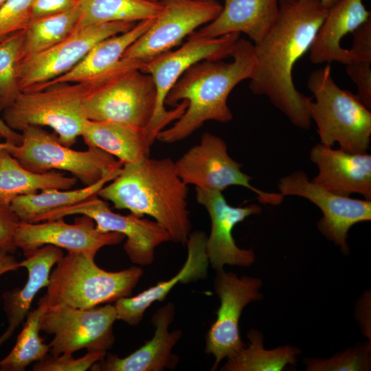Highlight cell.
<instances>
[{
    "instance_id": "6da1fadb",
    "label": "cell",
    "mask_w": 371,
    "mask_h": 371,
    "mask_svg": "<svg viewBox=\"0 0 371 371\" xmlns=\"http://www.w3.org/2000/svg\"><path fill=\"white\" fill-rule=\"evenodd\" d=\"M328 9L318 0H280L278 18L265 37L254 45L256 69L249 87L266 96L294 126L307 129L311 124V98L295 87V64L310 49Z\"/></svg>"
},
{
    "instance_id": "7a4b0ae2",
    "label": "cell",
    "mask_w": 371,
    "mask_h": 371,
    "mask_svg": "<svg viewBox=\"0 0 371 371\" xmlns=\"http://www.w3.org/2000/svg\"><path fill=\"white\" fill-rule=\"evenodd\" d=\"M231 56L230 63L197 62L181 75L168 93L165 104L175 106L182 100L188 106L173 125L158 133L156 139L175 143L188 137L207 121L227 123L232 120L228 96L239 82L253 77L257 62L254 44L245 38L236 42Z\"/></svg>"
},
{
    "instance_id": "3957f363",
    "label": "cell",
    "mask_w": 371,
    "mask_h": 371,
    "mask_svg": "<svg viewBox=\"0 0 371 371\" xmlns=\"http://www.w3.org/2000/svg\"><path fill=\"white\" fill-rule=\"evenodd\" d=\"M188 186L170 158L151 159L122 166L118 175L98 192L117 210L148 215L169 234L171 241L186 244L191 233Z\"/></svg>"
},
{
    "instance_id": "277c9868",
    "label": "cell",
    "mask_w": 371,
    "mask_h": 371,
    "mask_svg": "<svg viewBox=\"0 0 371 371\" xmlns=\"http://www.w3.org/2000/svg\"><path fill=\"white\" fill-rule=\"evenodd\" d=\"M95 257L74 252L63 256L51 271L47 291L38 305L88 308L131 296L143 275L142 269L132 266L108 271L96 265Z\"/></svg>"
},
{
    "instance_id": "5b68a950",
    "label": "cell",
    "mask_w": 371,
    "mask_h": 371,
    "mask_svg": "<svg viewBox=\"0 0 371 371\" xmlns=\"http://www.w3.org/2000/svg\"><path fill=\"white\" fill-rule=\"evenodd\" d=\"M307 87L315 98L308 104L311 121L317 126L320 144L350 153L368 151L371 138V110L355 94L334 81L330 64L313 71Z\"/></svg>"
},
{
    "instance_id": "8992f818",
    "label": "cell",
    "mask_w": 371,
    "mask_h": 371,
    "mask_svg": "<svg viewBox=\"0 0 371 371\" xmlns=\"http://www.w3.org/2000/svg\"><path fill=\"white\" fill-rule=\"evenodd\" d=\"M141 66L121 59L112 70L91 80L83 102L87 120L145 129L154 113L156 88Z\"/></svg>"
},
{
    "instance_id": "52a82bcc",
    "label": "cell",
    "mask_w": 371,
    "mask_h": 371,
    "mask_svg": "<svg viewBox=\"0 0 371 371\" xmlns=\"http://www.w3.org/2000/svg\"><path fill=\"white\" fill-rule=\"evenodd\" d=\"M92 82L61 83L41 90L21 92L3 111V120L12 129L29 126H49L65 146L74 145L87 120L83 102Z\"/></svg>"
},
{
    "instance_id": "ba28073f",
    "label": "cell",
    "mask_w": 371,
    "mask_h": 371,
    "mask_svg": "<svg viewBox=\"0 0 371 371\" xmlns=\"http://www.w3.org/2000/svg\"><path fill=\"white\" fill-rule=\"evenodd\" d=\"M21 133V143H9L6 150L34 172L67 171L87 186L119 172L123 166L111 155L93 146L83 151L71 149L41 126H29Z\"/></svg>"
},
{
    "instance_id": "9c48e42d",
    "label": "cell",
    "mask_w": 371,
    "mask_h": 371,
    "mask_svg": "<svg viewBox=\"0 0 371 371\" xmlns=\"http://www.w3.org/2000/svg\"><path fill=\"white\" fill-rule=\"evenodd\" d=\"M240 33H230L214 38L189 36L181 47L166 52L145 63L140 70L151 76L156 88V102L153 116L145 128L151 145L159 133L186 111V101L174 109L165 107L166 98L181 75L192 65L201 60H218L231 56Z\"/></svg>"
},
{
    "instance_id": "30bf717a",
    "label": "cell",
    "mask_w": 371,
    "mask_h": 371,
    "mask_svg": "<svg viewBox=\"0 0 371 371\" xmlns=\"http://www.w3.org/2000/svg\"><path fill=\"white\" fill-rule=\"evenodd\" d=\"M116 320L115 308L111 304L88 308L56 304L45 307L41 330L54 335L49 344L52 355L73 354L81 349L106 352L115 342Z\"/></svg>"
},
{
    "instance_id": "8fae6325",
    "label": "cell",
    "mask_w": 371,
    "mask_h": 371,
    "mask_svg": "<svg viewBox=\"0 0 371 371\" xmlns=\"http://www.w3.org/2000/svg\"><path fill=\"white\" fill-rule=\"evenodd\" d=\"M178 175L187 185L223 192L238 186L250 190L263 204L277 205L284 200L280 192H267L254 188L251 177L241 170L242 164L227 153V146L220 137L204 133L198 144L175 161Z\"/></svg>"
},
{
    "instance_id": "7c38bea8",
    "label": "cell",
    "mask_w": 371,
    "mask_h": 371,
    "mask_svg": "<svg viewBox=\"0 0 371 371\" xmlns=\"http://www.w3.org/2000/svg\"><path fill=\"white\" fill-rule=\"evenodd\" d=\"M163 9L149 28L131 44L121 59L142 66L179 45L201 25L216 18L223 5L216 0H160ZM140 68V69H141Z\"/></svg>"
},
{
    "instance_id": "4fadbf2b",
    "label": "cell",
    "mask_w": 371,
    "mask_h": 371,
    "mask_svg": "<svg viewBox=\"0 0 371 371\" xmlns=\"http://www.w3.org/2000/svg\"><path fill=\"white\" fill-rule=\"evenodd\" d=\"M74 214L91 218L96 229L104 233L117 232L126 238L124 249L129 260L138 265L152 264L155 249L171 241L168 232L155 221L133 214L122 215L111 210L105 200L94 195L75 205L60 208L41 216L38 221L54 220Z\"/></svg>"
},
{
    "instance_id": "5bb4252c",
    "label": "cell",
    "mask_w": 371,
    "mask_h": 371,
    "mask_svg": "<svg viewBox=\"0 0 371 371\" xmlns=\"http://www.w3.org/2000/svg\"><path fill=\"white\" fill-rule=\"evenodd\" d=\"M134 22H112L76 29L56 45L21 60V91H34L72 69L98 42L132 28Z\"/></svg>"
},
{
    "instance_id": "9a60e30c",
    "label": "cell",
    "mask_w": 371,
    "mask_h": 371,
    "mask_svg": "<svg viewBox=\"0 0 371 371\" xmlns=\"http://www.w3.org/2000/svg\"><path fill=\"white\" fill-rule=\"evenodd\" d=\"M278 188L284 196L303 197L318 207L323 215L317 223L318 230L344 254L349 252L350 229L358 223L371 220V200L335 194L313 183L303 171L282 177Z\"/></svg>"
},
{
    "instance_id": "2e32d148",
    "label": "cell",
    "mask_w": 371,
    "mask_h": 371,
    "mask_svg": "<svg viewBox=\"0 0 371 371\" xmlns=\"http://www.w3.org/2000/svg\"><path fill=\"white\" fill-rule=\"evenodd\" d=\"M215 292L220 299L216 319L206 335L205 352L215 360V370L224 359L236 355L245 345L239 333V320L244 308L262 298L260 292L262 282L258 278H238L232 272L216 271Z\"/></svg>"
},
{
    "instance_id": "e0dca14e",
    "label": "cell",
    "mask_w": 371,
    "mask_h": 371,
    "mask_svg": "<svg viewBox=\"0 0 371 371\" xmlns=\"http://www.w3.org/2000/svg\"><path fill=\"white\" fill-rule=\"evenodd\" d=\"M124 238L117 232H99L94 221L82 215L73 224L66 223L63 218L38 223L21 222L14 243L25 256L47 245L65 249L67 252L95 256L101 248L119 244Z\"/></svg>"
},
{
    "instance_id": "ac0fdd59",
    "label": "cell",
    "mask_w": 371,
    "mask_h": 371,
    "mask_svg": "<svg viewBox=\"0 0 371 371\" xmlns=\"http://www.w3.org/2000/svg\"><path fill=\"white\" fill-rule=\"evenodd\" d=\"M196 199L209 214L211 230L206 238L205 251L209 264L216 271L225 265L249 267L255 261L251 249L240 248L232 235L234 227L262 208L256 204L243 207L229 205L222 192L195 188Z\"/></svg>"
},
{
    "instance_id": "d6986e66",
    "label": "cell",
    "mask_w": 371,
    "mask_h": 371,
    "mask_svg": "<svg viewBox=\"0 0 371 371\" xmlns=\"http://www.w3.org/2000/svg\"><path fill=\"white\" fill-rule=\"evenodd\" d=\"M175 307L169 302L161 306L152 317L155 328L153 337L146 341L139 348L129 355L120 358L113 354H106L95 363L93 371H162L173 369L179 357L172 350L182 337L179 329L169 331L174 319Z\"/></svg>"
},
{
    "instance_id": "ffe728a7",
    "label": "cell",
    "mask_w": 371,
    "mask_h": 371,
    "mask_svg": "<svg viewBox=\"0 0 371 371\" xmlns=\"http://www.w3.org/2000/svg\"><path fill=\"white\" fill-rule=\"evenodd\" d=\"M310 159L318 170L313 183L341 196L359 194L371 200V155L367 152L350 153L318 143Z\"/></svg>"
},
{
    "instance_id": "44dd1931",
    "label": "cell",
    "mask_w": 371,
    "mask_h": 371,
    "mask_svg": "<svg viewBox=\"0 0 371 371\" xmlns=\"http://www.w3.org/2000/svg\"><path fill=\"white\" fill-rule=\"evenodd\" d=\"M206 235L202 231L190 234L186 245V260L178 273L166 281L159 282L133 297L117 300L114 306L117 319L135 326L142 320L145 311L157 301L165 300L179 283L186 284L204 279L207 276L209 260L205 251Z\"/></svg>"
},
{
    "instance_id": "7402d4cb",
    "label": "cell",
    "mask_w": 371,
    "mask_h": 371,
    "mask_svg": "<svg viewBox=\"0 0 371 371\" xmlns=\"http://www.w3.org/2000/svg\"><path fill=\"white\" fill-rule=\"evenodd\" d=\"M278 12V0H224V6L216 18L189 36L214 38L243 32L256 45L271 28Z\"/></svg>"
},
{
    "instance_id": "603a6c76",
    "label": "cell",
    "mask_w": 371,
    "mask_h": 371,
    "mask_svg": "<svg viewBox=\"0 0 371 371\" xmlns=\"http://www.w3.org/2000/svg\"><path fill=\"white\" fill-rule=\"evenodd\" d=\"M370 19L363 0H340L328 9L309 49L313 64L333 62L348 65L353 60L349 49L341 45L342 38L354 33Z\"/></svg>"
},
{
    "instance_id": "cb8c5ba5",
    "label": "cell",
    "mask_w": 371,
    "mask_h": 371,
    "mask_svg": "<svg viewBox=\"0 0 371 371\" xmlns=\"http://www.w3.org/2000/svg\"><path fill=\"white\" fill-rule=\"evenodd\" d=\"M62 249L47 245L43 246L19 262V267L27 269V280L22 288L7 291L2 295L3 311L8 326L0 337V343L8 339L30 313L37 293L47 287L52 267L62 258Z\"/></svg>"
},
{
    "instance_id": "d4e9b609",
    "label": "cell",
    "mask_w": 371,
    "mask_h": 371,
    "mask_svg": "<svg viewBox=\"0 0 371 371\" xmlns=\"http://www.w3.org/2000/svg\"><path fill=\"white\" fill-rule=\"evenodd\" d=\"M153 19L140 21L130 30L98 42L72 69L34 91L61 83L89 82L104 75L117 66L124 52L149 28Z\"/></svg>"
},
{
    "instance_id": "484cf974",
    "label": "cell",
    "mask_w": 371,
    "mask_h": 371,
    "mask_svg": "<svg viewBox=\"0 0 371 371\" xmlns=\"http://www.w3.org/2000/svg\"><path fill=\"white\" fill-rule=\"evenodd\" d=\"M81 136L87 146L108 153L123 165L149 157L152 146L145 129L112 122L87 120Z\"/></svg>"
},
{
    "instance_id": "4316f807",
    "label": "cell",
    "mask_w": 371,
    "mask_h": 371,
    "mask_svg": "<svg viewBox=\"0 0 371 371\" xmlns=\"http://www.w3.org/2000/svg\"><path fill=\"white\" fill-rule=\"evenodd\" d=\"M55 170L44 173L25 168L7 150H0V203L10 205L21 195L49 189L69 190L77 182Z\"/></svg>"
},
{
    "instance_id": "83f0119b",
    "label": "cell",
    "mask_w": 371,
    "mask_h": 371,
    "mask_svg": "<svg viewBox=\"0 0 371 371\" xmlns=\"http://www.w3.org/2000/svg\"><path fill=\"white\" fill-rule=\"evenodd\" d=\"M111 174L98 182L73 190L49 189L34 194L21 195L10 205L21 222L37 223L43 215L54 210L69 207L94 195L120 173Z\"/></svg>"
},
{
    "instance_id": "f1b7e54d",
    "label": "cell",
    "mask_w": 371,
    "mask_h": 371,
    "mask_svg": "<svg viewBox=\"0 0 371 371\" xmlns=\"http://www.w3.org/2000/svg\"><path fill=\"white\" fill-rule=\"evenodd\" d=\"M76 29L112 22H134L157 17L163 9L160 1L146 0H80Z\"/></svg>"
},
{
    "instance_id": "f546056e",
    "label": "cell",
    "mask_w": 371,
    "mask_h": 371,
    "mask_svg": "<svg viewBox=\"0 0 371 371\" xmlns=\"http://www.w3.org/2000/svg\"><path fill=\"white\" fill-rule=\"evenodd\" d=\"M248 346L242 348L233 357L227 359L221 370L224 371H281L295 364L301 350L295 346H285L267 350L263 346V335L255 329L247 333Z\"/></svg>"
},
{
    "instance_id": "4dcf8cb0",
    "label": "cell",
    "mask_w": 371,
    "mask_h": 371,
    "mask_svg": "<svg viewBox=\"0 0 371 371\" xmlns=\"http://www.w3.org/2000/svg\"><path fill=\"white\" fill-rule=\"evenodd\" d=\"M79 16L78 3L66 12L32 19L24 30L21 59L43 52L68 37L76 30Z\"/></svg>"
},
{
    "instance_id": "1f68e13d",
    "label": "cell",
    "mask_w": 371,
    "mask_h": 371,
    "mask_svg": "<svg viewBox=\"0 0 371 371\" xmlns=\"http://www.w3.org/2000/svg\"><path fill=\"white\" fill-rule=\"evenodd\" d=\"M45 307L39 306L28 313L23 327L10 352L0 361V371H23L32 363L43 359L49 346L40 337L41 317Z\"/></svg>"
},
{
    "instance_id": "d6a6232c",
    "label": "cell",
    "mask_w": 371,
    "mask_h": 371,
    "mask_svg": "<svg viewBox=\"0 0 371 371\" xmlns=\"http://www.w3.org/2000/svg\"><path fill=\"white\" fill-rule=\"evenodd\" d=\"M23 36L22 30L0 41V112L10 106L21 93L18 69Z\"/></svg>"
},
{
    "instance_id": "836d02e7",
    "label": "cell",
    "mask_w": 371,
    "mask_h": 371,
    "mask_svg": "<svg viewBox=\"0 0 371 371\" xmlns=\"http://www.w3.org/2000/svg\"><path fill=\"white\" fill-rule=\"evenodd\" d=\"M370 343L363 344L329 359H307L308 371H367L370 370Z\"/></svg>"
},
{
    "instance_id": "e575fe53",
    "label": "cell",
    "mask_w": 371,
    "mask_h": 371,
    "mask_svg": "<svg viewBox=\"0 0 371 371\" xmlns=\"http://www.w3.org/2000/svg\"><path fill=\"white\" fill-rule=\"evenodd\" d=\"M34 0H7L0 8V41L24 30L32 20Z\"/></svg>"
},
{
    "instance_id": "d590c367",
    "label": "cell",
    "mask_w": 371,
    "mask_h": 371,
    "mask_svg": "<svg viewBox=\"0 0 371 371\" xmlns=\"http://www.w3.org/2000/svg\"><path fill=\"white\" fill-rule=\"evenodd\" d=\"M106 352H87L82 357L75 358L71 353L60 355H48L36 362L33 366L34 371H86L103 358Z\"/></svg>"
},
{
    "instance_id": "8d00e7d4",
    "label": "cell",
    "mask_w": 371,
    "mask_h": 371,
    "mask_svg": "<svg viewBox=\"0 0 371 371\" xmlns=\"http://www.w3.org/2000/svg\"><path fill=\"white\" fill-rule=\"evenodd\" d=\"M346 71L357 86V98L371 110V62H352L346 65Z\"/></svg>"
},
{
    "instance_id": "74e56055",
    "label": "cell",
    "mask_w": 371,
    "mask_h": 371,
    "mask_svg": "<svg viewBox=\"0 0 371 371\" xmlns=\"http://www.w3.org/2000/svg\"><path fill=\"white\" fill-rule=\"evenodd\" d=\"M21 222L10 205L0 203V250L10 254L16 251L14 238Z\"/></svg>"
},
{
    "instance_id": "f35d334b",
    "label": "cell",
    "mask_w": 371,
    "mask_h": 371,
    "mask_svg": "<svg viewBox=\"0 0 371 371\" xmlns=\"http://www.w3.org/2000/svg\"><path fill=\"white\" fill-rule=\"evenodd\" d=\"M352 47V62H371V19L361 25L353 33ZM351 62V63H352Z\"/></svg>"
},
{
    "instance_id": "ab89813d",
    "label": "cell",
    "mask_w": 371,
    "mask_h": 371,
    "mask_svg": "<svg viewBox=\"0 0 371 371\" xmlns=\"http://www.w3.org/2000/svg\"><path fill=\"white\" fill-rule=\"evenodd\" d=\"M78 0H34L32 6V18L36 19L62 13L77 5Z\"/></svg>"
},
{
    "instance_id": "60d3db41",
    "label": "cell",
    "mask_w": 371,
    "mask_h": 371,
    "mask_svg": "<svg viewBox=\"0 0 371 371\" xmlns=\"http://www.w3.org/2000/svg\"><path fill=\"white\" fill-rule=\"evenodd\" d=\"M12 254L6 251L0 250V276L20 268L19 262H17Z\"/></svg>"
},
{
    "instance_id": "b9f144b4",
    "label": "cell",
    "mask_w": 371,
    "mask_h": 371,
    "mask_svg": "<svg viewBox=\"0 0 371 371\" xmlns=\"http://www.w3.org/2000/svg\"><path fill=\"white\" fill-rule=\"evenodd\" d=\"M0 138L12 144L19 145L21 142V133L12 129L0 117Z\"/></svg>"
},
{
    "instance_id": "7bdbcfd3",
    "label": "cell",
    "mask_w": 371,
    "mask_h": 371,
    "mask_svg": "<svg viewBox=\"0 0 371 371\" xmlns=\"http://www.w3.org/2000/svg\"><path fill=\"white\" fill-rule=\"evenodd\" d=\"M289 1H293V0H289ZM320 1V3L326 8L330 9L333 5H335L337 2H339L340 0H318Z\"/></svg>"
},
{
    "instance_id": "ee69618b",
    "label": "cell",
    "mask_w": 371,
    "mask_h": 371,
    "mask_svg": "<svg viewBox=\"0 0 371 371\" xmlns=\"http://www.w3.org/2000/svg\"><path fill=\"white\" fill-rule=\"evenodd\" d=\"M9 143L5 142H0V150L3 149H5L7 146H8Z\"/></svg>"
},
{
    "instance_id": "f6af8a7d",
    "label": "cell",
    "mask_w": 371,
    "mask_h": 371,
    "mask_svg": "<svg viewBox=\"0 0 371 371\" xmlns=\"http://www.w3.org/2000/svg\"><path fill=\"white\" fill-rule=\"evenodd\" d=\"M146 1H150V2H153V3H157V2H159L160 0H146ZM199 1H213V0H199Z\"/></svg>"
},
{
    "instance_id": "bcb514c9",
    "label": "cell",
    "mask_w": 371,
    "mask_h": 371,
    "mask_svg": "<svg viewBox=\"0 0 371 371\" xmlns=\"http://www.w3.org/2000/svg\"><path fill=\"white\" fill-rule=\"evenodd\" d=\"M7 0H0V8L3 5V3L6 1Z\"/></svg>"
},
{
    "instance_id": "7dc6e473",
    "label": "cell",
    "mask_w": 371,
    "mask_h": 371,
    "mask_svg": "<svg viewBox=\"0 0 371 371\" xmlns=\"http://www.w3.org/2000/svg\"><path fill=\"white\" fill-rule=\"evenodd\" d=\"M1 344H2L0 343V346H1Z\"/></svg>"
},
{
    "instance_id": "c3c4849f",
    "label": "cell",
    "mask_w": 371,
    "mask_h": 371,
    "mask_svg": "<svg viewBox=\"0 0 371 371\" xmlns=\"http://www.w3.org/2000/svg\"><path fill=\"white\" fill-rule=\"evenodd\" d=\"M80 1V0H78V1Z\"/></svg>"
}]
</instances>
